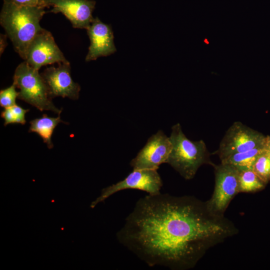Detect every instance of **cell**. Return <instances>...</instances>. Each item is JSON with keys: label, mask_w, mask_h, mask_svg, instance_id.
I'll use <instances>...</instances> for the list:
<instances>
[{"label": "cell", "mask_w": 270, "mask_h": 270, "mask_svg": "<svg viewBox=\"0 0 270 270\" xmlns=\"http://www.w3.org/2000/svg\"><path fill=\"white\" fill-rule=\"evenodd\" d=\"M238 233L230 220L192 196L140 198L116 234L118 242L150 266L194 268L212 247Z\"/></svg>", "instance_id": "cell-1"}, {"label": "cell", "mask_w": 270, "mask_h": 270, "mask_svg": "<svg viewBox=\"0 0 270 270\" xmlns=\"http://www.w3.org/2000/svg\"><path fill=\"white\" fill-rule=\"evenodd\" d=\"M169 138L172 148L166 163L184 179L193 178L198 169L203 164L214 165L204 141L189 140L183 132L179 123L172 126Z\"/></svg>", "instance_id": "cell-3"}, {"label": "cell", "mask_w": 270, "mask_h": 270, "mask_svg": "<svg viewBox=\"0 0 270 270\" xmlns=\"http://www.w3.org/2000/svg\"><path fill=\"white\" fill-rule=\"evenodd\" d=\"M215 185L214 192L206 204L210 212L224 216L230 202L240 192L239 170L234 166L221 163L214 164Z\"/></svg>", "instance_id": "cell-5"}, {"label": "cell", "mask_w": 270, "mask_h": 270, "mask_svg": "<svg viewBox=\"0 0 270 270\" xmlns=\"http://www.w3.org/2000/svg\"><path fill=\"white\" fill-rule=\"evenodd\" d=\"M36 70L44 66L68 62L55 42L51 32L44 28L30 44L25 60Z\"/></svg>", "instance_id": "cell-8"}, {"label": "cell", "mask_w": 270, "mask_h": 270, "mask_svg": "<svg viewBox=\"0 0 270 270\" xmlns=\"http://www.w3.org/2000/svg\"><path fill=\"white\" fill-rule=\"evenodd\" d=\"M63 122L60 118V114L56 118L49 117L46 114H44L41 118H37L30 122V127L29 132L37 133L46 144L49 148H53L54 145L52 142V136L54 130L57 125Z\"/></svg>", "instance_id": "cell-13"}, {"label": "cell", "mask_w": 270, "mask_h": 270, "mask_svg": "<svg viewBox=\"0 0 270 270\" xmlns=\"http://www.w3.org/2000/svg\"><path fill=\"white\" fill-rule=\"evenodd\" d=\"M57 67L46 68L41 74L52 98L56 96L77 100L80 86L73 81L70 76L69 62L59 63Z\"/></svg>", "instance_id": "cell-10"}, {"label": "cell", "mask_w": 270, "mask_h": 270, "mask_svg": "<svg viewBox=\"0 0 270 270\" xmlns=\"http://www.w3.org/2000/svg\"><path fill=\"white\" fill-rule=\"evenodd\" d=\"M266 137L241 122H236L228 128L214 154L221 160L234 154L264 146Z\"/></svg>", "instance_id": "cell-7"}, {"label": "cell", "mask_w": 270, "mask_h": 270, "mask_svg": "<svg viewBox=\"0 0 270 270\" xmlns=\"http://www.w3.org/2000/svg\"><path fill=\"white\" fill-rule=\"evenodd\" d=\"M264 147V150L270 155V136H266Z\"/></svg>", "instance_id": "cell-21"}, {"label": "cell", "mask_w": 270, "mask_h": 270, "mask_svg": "<svg viewBox=\"0 0 270 270\" xmlns=\"http://www.w3.org/2000/svg\"><path fill=\"white\" fill-rule=\"evenodd\" d=\"M8 36L7 35L2 34H0V56L4 52L7 46L8 43L6 42Z\"/></svg>", "instance_id": "cell-20"}, {"label": "cell", "mask_w": 270, "mask_h": 270, "mask_svg": "<svg viewBox=\"0 0 270 270\" xmlns=\"http://www.w3.org/2000/svg\"><path fill=\"white\" fill-rule=\"evenodd\" d=\"M90 46L86 61L94 60L100 56H106L116 52L111 26L102 22L98 17L94 18L86 30Z\"/></svg>", "instance_id": "cell-12"}, {"label": "cell", "mask_w": 270, "mask_h": 270, "mask_svg": "<svg viewBox=\"0 0 270 270\" xmlns=\"http://www.w3.org/2000/svg\"><path fill=\"white\" fill-rule=\"evenodd\" d=\"M16 85L13 83L8 88L0 90V106L7 108L16 104V98H18L19 92H16Z\"/></svg>", "instance_id": "cell-18"}, {"label": "cell", "mask_w": 270, "mask_h": 270, "mask_svg": "<svg viewBox=\"0 0 270 270\" xmlns=\"http://www.w3.org/2000/svg\"><path fill=\"white\" fill-rule=\"evenodd\" d=\"M172 148L170 138L158 130L148 139L130 165L133 169L158 170L161 164L166 163Z\"/></svg>", "instance_id": "cell-9"}, {"label": "cell", "mask_w": 270, "mask_h": 270, "mask_svg": "<svg viewBox=\"0 0 270 270\" xmlns=\"http://www.w3.org/2000/svg\"><path fill=\"white\" fill-rule=\"evenodd\" d=\"M240 192H252L264 188L266 184L253 169L239 170Z\"/></svg>", "instance_id": "cell-15"}, {"label": "cell", "mask_w": 270, "mask_h": 270, "mask_svg": "<svg viewBox=\"0 0 270 270\" xmlns=\"http://www.w3.org/2000/svg\"><path fill=\"white\" fill-rule=\"evenodd\" d=\"M264 150V146L232 154L220 160L221 163L232 165L238 170L253 169L258 156Z\"/></svg>", "instance_id": "cell-14"}, {"label": "cell", "mask_w": 270, "mask_h": 270, "mask_svg": "<svg viewBox=\"0 0 270 270\" xmlns=\"http://www.w3.org/2000/svg\"><path fill=\"white\" fill-rule=\"evenodd\" d=\"M45 8L20 6L12 0H3L0 24L14 50L24 60L30 44L43 28L40 22L46 13Z\"/></svg>", "instance_id": "cell-2"}, {"label": "cell", "mask_w": 270, "mask_h": 270, "mask_svg": "<svg viewBox=\"0 0 270 270\" xmlns=\"http://www.w3.org/2000/svg\"><path fill=\"white\" fill-rule=\"evenodd\" d=\"M13 80V83L20 90L18 99L36 108L40 111L50 110L60 114L62 109L58 108L53 104L42 74L26 61L16 67Z\"/></svg>", "instance_id": "cell-4"}, {"label": "cell", "mask_w": 270, "mask_h": 270, "mask_svg": "<svg viewBox=\"0 0 270 270\" xmlns=\"http://www.w3.org/2000/svg\"><path fill=\"white\" fill-rule=\"evenodd\" d=\"M12 1L20 6L46 8L45 0H12Z\"/></svg>", "instance_id": "cell-19"}, {"label": "cell", "mask_w": 270, "mask_h": 270, "mask_svg": "<svg viewBox=\"0 0 270 270\" xmlns=\"http://www.w3.org/2000/svg\"><path fill=\"white\" fill-rule=\"evenodd\" d=\"M28 111V109H24L16 104L5 108L0 114L4 120V126L15 124H24L26 123L25 115Z\"/></svg>", "instance_id": "cell-16"}, {"label": "cell", "mask_w": 270, "mask_h": 270, "mask_svg": "<svg viewBox=\"0 0 270 270\" xmlns=\"http://www.w3.org/2000/svg\"><path fill=\"white\" fill-rule=\"evenodd\" d=\"M51 12L62 13L74 28L87 30L94 19L92 14L96 2L92 0H45Z\"/></svg>", "instance_id": "cell-11"}, {"label": "cell", "mask_w": 270, "mask_h": 270, "mask_svg": "<svg viewBox=\"0 0 270 270\" xmlns=\"http://www.w3.org/2000/svg\"><path fill=\"white\" fill-rule=\"evenodd\" d=\"M253 170L266 184L270 182V155L264 149L256 160Z\"/></svg>", "instance_id": "cell-17"}, {"label": "cell", "mask_w": 270, "mask_h": 270, "mask_svg": "<svg viewBox=\"0 0 270 270\" xmlns=\"http://www.w3.org/2000/svg\"><path fill=\"white\" fill-rule=\"evenodd\" d=\"M157 170L133 169L122 180L103 188L100 195L91 203L90 207L94 208L113 194L124 190L136 189L146 192L149 194L160 193L163 184Z\"/></svg>", "instance_id": "cell-6"}]
</instances>
